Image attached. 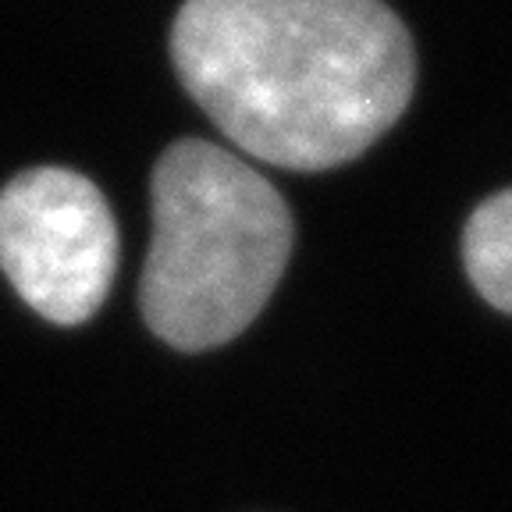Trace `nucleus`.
I'll use <instances>...</instances> for the list:
<instances>
[{
	"label": "nucleus",
	"mask_w": 512,
	"mask_h": 512,
	"mask_svg": "<svg viewBox=\"0 0 512 512\" xmlns=\"http://www.w3.org/2000/svg\"><path fill=\"white\" fill-rule=\"evenodd\" d=\"M292 253V214L253 164L182 139L153 168V242L139 306L182 352L232 342L274 296Z\"/></svg>",
	"instance_id": "obj_2"
},
{
	"label": "nucleus",
	"mask_w": 512,
	"mask_h": 512,
	"mask_svg": "<svg viewBox=\"0 0 512 512\" xmlns=\"http://www.w3.org/2000/svg\"><path fill=\"white\" fill-rule=\"evenodd\" d=\"M171 57L228 143L288 171L367 153L416 86L413 40L384 0H185Z\"/></svg>",
	"instance_id": "obj_1"
},
{
	"label": "nucleus",
	"mask_w": 512,
	"mask_h": 512,
	"mask_svg": "<svg viewBox=\"0 0 512 512\" xmlns=\"http://www.w3.org/2000/svg\"><path fill=\"white\" fill-rule=\"evenodd\" d=\"M463 264L495 310L512 313V189L495 192L466 221Z\"/></svg>",
	"instance_id": "obj_4"
},
{
	"label": "nucleus",
	"mask_w": 512,
	"mask_h": 512,
	"mask_svg": "<svg viewBox=\"0 0 512 512\" xmlns=\"http://www.w3.org/2000/svg\"><path fill=\"white\" fill-rule=\"evenodd\" d=\"M0 267L61 328L86 324L118 274V224L104 192L68 168H32L0 192Z\"/></svg>",
	"instance_id": "obj_3"
}]
</instances>
